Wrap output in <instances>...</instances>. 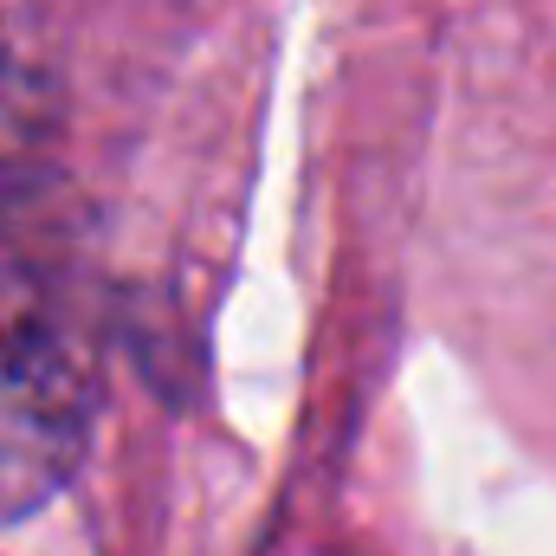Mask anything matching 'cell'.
Wrapping results in <instances>:
<instances>
[{"instance_id": "obj_1", "label": "cell", "mask_w": 556, "mask_h": 556, "mask_svg": "<svg viewBox=\"0 0 556 556\" xmlns=\"http://www.w3.org/2000/svg\"><path fill=\"white\" fill-rule=\"evenodd\" d=\"M52 266H0V531L46 511L98 420V356Z\"/></svg>"}]
</instances>
